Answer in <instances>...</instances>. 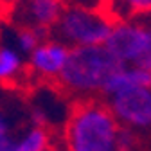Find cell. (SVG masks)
Wrapping results in <instances>:
<instances>
[{
	"instance_id": "obj_1",
	"label": "cell",
	"mask_w": 151,
	"mask_h": 151,
	"mask_svg": "<svg viewBox=\"0 0 151 151\" xmlns=\"http://www.w3.org/2000/svg\"><path fill=\"white\" fill-rule=\"evenodd\" d=\"M119 128L106 103L83 97L70 108L63 140L68 151H119Z\"/></svg>"
},
{
	"instance_id": "obj_2",
	"label": "cell",
	"mask_w": 151,
	"mask_h": 151,
	"mask_svg": "<svg viewBox=\"0 0 151 151\" xmlns=\"http://www.w3.org/2000/svg\"><path fill=\"white\" fill-rule=\"evenodd\" d=\"M124 65L104 45L74 47L68 52V60L56 78L61 88L76 93H90L103 90L110 76L122 70Z\"/></svg>"
},
{
	"instance_id": "obj_3",
	"label": "cell",
	"mask_w": 151,
	"mask_h": 151,
	"mask_svg": "<svg viewBox=\"0 0 151 151\" xmlns=\"http://www.w3.org/2000/svg\"><path fill=\"white\" fill-rule=\"evenodd\" d=\"M115 22L104 13L86 11L79 7L67 6L60 22L54 25L52 34L58 42L74 43V47L101 45L111 34Z\"/></svg>"
},
{
	"instance_id": "obj_4",
	"label": "cell",
	"mask_w": 151,
	"mask_h": 151,
	"mask_svg": "<svg viewBox=\"0 0 151 151\" xmlns=\"http://www.w3.org/2000/svg\"><path fill=\"white\" fill-rule=\"evenodd\" d=\"M65 0H20L7 13L18 27L50 31L65 11Z\"/></svg>"
},
{
	"instance_id": "obj_5",
	"label": "cell",
	"mask_w": 151,
	"mask_h": 151,
	"mask_svg": "<svg viewBox=\"0 0 151 151\" xmlns=\"http://www.w3.org/2000/svg\"><path fill=\"white\" fill-rule=\"evenodd\" d=\"M110 110L129 128H151V88H131L110 97Z\"/></svg>"
},
{
	"instance_id": "obj_6",
	"label": "cell",
	"mask_w": 151,
	"mask_h": 151,
	"mask_svg": "<svg viewBox=\"0 0 151 151\" xmlns=\"http://www.w3.org/2000/svg\"><path fill=\"white\" fill-rule=\"evenodd\" d=\"M147 43V27L131 24V22H119L115 24L111 34L104 42V47L121 60L124 65L133 63L142 56Z\"/></svg>"
},
{
	"instance_id": "obj_7",
	"label": "cell",
	"mask_w": 151,
	"mask_h": 151,
	"mask_svg": "<svg viewBox=\"0 0 151 151\" xmlns=\"http://www.w3.org/2000/svg\"><path fill=\"white\" fill-rule=\"evenodd\" d=\"M68 52L60 42H43L31 54V68L45 78H58L68 60Z\"/></svg>"
},
{
	"instance_id": "obj_8",
	"label": "cell",
	"mask_w": 151,
	"mask_h": 151,
	"mask_svg": "<svg viewBox=\"0 0 151 151\" xmlns=\"http://www.w3.org/2000/svg\"><path fill=\"white\" fill-rule=\"evenodd\" d=\"M131 88H151V70L140 68V67H124L122 70L115 72L113 76H110L108 81L103 86V93L104 96H115L124 90H131Z\"/></svg>"
},
{
	"instance_id": "obj_9",
	"label": "cell",
	"mask_w": 151,
	"mask_h": 151,
	"mask_svg": "<svg viewBox=\"0 0 151 151\" xmlns=\"http://www.w3.org/2000/svg\"><path fill=\"white\" fill-rule=\"evenodd\" d=\"M50 137L43 126H31L25 133L16 135L11 151H49Z\"/></svg>"
},
{
	"instance_id": "obj_10",
	"label": "cell",
	"mask_w": 151,
	"mask_h": 151,
	"mask_svg": "<svg viewBox=\"0 0 151 151\" xmlns=\"http://www.w3.org/2000/svg\"><path fill=\"white\" fill-rule=\"evenodd\" d=\"M146 13H151V0H110L108 4V16L115 24Z\"/></svg>"
},
{
	"instance_id": "obj_11",
	"label": "cell",
	"mask_w": 151,
	"mask_h": 151,
	"mask_svg": "<svg viewBox=\"0 0 151 151\" xmlns=\"http://www.w3.org/2000/svg\"><path fill=\"white\" fill-rule=\"evenodd\" d=\"M22 67L20 56H18L13 49H0V81H9L14 76H18V70Z\"/></svg>"
},
{
	"instance_id": "obj_12",
	"label": "cell",
	"mask_w": 151,
	"mask_h": 151,
	"mask_svg": "<svg viewBox=\"0 0 151 151\" xmlns=\"http://www.w3.org/2000/svg\"><path fill=\"white\" fill-rule=\"evenodd\" d=\"M18 45H20L22 50L25 52H34L38 49V45H42V38L34 29H29V27H18Z\"/></svg>"
},
{
	"instance_id": "obj_13",
	"label": "cell",
	"mask_w": 151,
	"mask_h": 151,
	"mask_svg": "<svg viewBox=\"0 0 151 151\" xmlns=\"http://www.w3.org/2000/svg\"><path fill=\"white\" fill-rule=\"evenodd\" d=\"M137 142H139L137 133L129 126L119 128V135H117V147H119V151H135Z\"/></svg>"
},
{
	"instance_id": "obj_14",
	"label": "cell",
	"mask_w": 151,
	"mask_h": 151,
	"mask_svg": "<svg viewBox=\"0 0 151 151\" xmlns=\"http://www.w3.org/2000/svg\"><path fill=\"white\" fill-rule=\"evenodd\" d=\"M108 4H110V0H65V6L79 7V9H86V11H96V13H104V14H108Z\"/></svg>"
},
{
	"instance_id": "obj_15",
	"label": "cell",
	"mask_w": 151,
	"mask_h": 151,
	"mask_svg": "<svg viewBox=\"0 0 151 151\" xmlns=\"http://www.w3.org/2000/svg\"><path fill=\"white\" fill-rule=\"evenodd\" d=\"M135 67L151 70V25L147 27V43H146V49H144L142 56L135 61Z\"/></svg>"
},
{
	"instance_id": "obj_16",
	"label": "cell",
	"mask_w": 151,
	"mask_h": 151,
	"mask_svg": "<svg viewBox=\"0 0 151 151\" xmlns=\"http://www.w3.org/2000/svg\"><path fill=\"white\" fill-rule=\"evenodd\" d=\"M11 129H13V121L9 117V113L4 111V110H0V137L9 135Z\"/></svg>"
},
{
	"instance_id": "obj_17",
	"label": "cell",
	"mask_w": 151,
	"mask_h": 151,
	"mask_svg": "<svg viewBox=\"0 0 151 151\" xmlns=\"http://www.w3.org/2000/svg\"><path fill=\"white\" fill-rule=\"evenodd\" d=\"M14 137H16V135H13V133L0 137V151H11L13 142H14Z\"/></svg>"
},
{
	"instance_id": "obj_18",
	"label": "cell",
	"mask_w": 151,
	"mask_h": 151,
	"mask_svg": "<svg viewBox=\"0 0 151 151\" xmlns=\"http://www.w3.org/2000/svg\"><path fill=\"white\" fill-rule=\"evenodd\" d=\"M60 144H61V142H58L56 146H52V144H50L49 151H68V149H67V144H65V140H63V146H60Z\"/></svg>"
},
{
	"instance_id": "obj_19",
	"label": "cell",
	"mask_w": 151,
	"mask_h": 151,
	"mask_svg": "<svg viewBox=\"0 0 151 151\" xmlns=\"http://www.w3.org/2000/svg\"><path fill=\"white\" fill-rule=\"evenodd\" d=\"M18 2H20V0H0V4H4L7 9H11L13 6H16Z\"/></svg>"
}]
</instances>
